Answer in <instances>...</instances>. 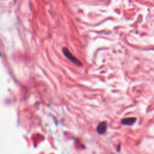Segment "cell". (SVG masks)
<instances>
[{"label": "cell", "mask_w": 154, "mask_h": 154, "mask_svg": "<svg viewBox=\"0 0 154 154\" xmlns=\"http://www.w3.org/2000/svg\"><path fill=\"white\" fill-rule=\"evenodd\" d=\"M63 52L64 55L66 56L68 59H69L71 62H72L75 64L78 65V66H82V63H81V62L79 60H78V59H77L74 55L71 54V52L69 51L68 49H67L66 48H64L63 49Z\"/></svg>", "instance_id": "cell-1"}, {"label": "cell", "mask_w": 154, "mask_h": 154, "mask_svg": "<svg viewBox=\"0 0 154 154\" xmlns=\"http://www.w3.org/2000/svg\"><path fill=\"white\" fill-rule=\"evenodd\" d=\"M97 132L99 134H104L106 131V122L104 121L100 122L96 128Z\"/></svg>", "instance_id": "cell-2"}, {"label": "cell", "mask_w": 154, "mask_h": 154, "mask_svg": "<svg viewBox=\"0 0 154 154\" xmlns=\"http://www.w3.org/2000/svg\"><path fill=\"white\" fill-rule=\"evenodd\" d=\"M135 122H136V118L135 117L125 118V119H123L121 121V123L123 124V125H128V126L133 125Z\"/></svg>", "instance_id": "cell-3"}]
</instances>
